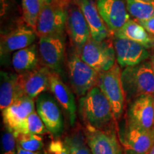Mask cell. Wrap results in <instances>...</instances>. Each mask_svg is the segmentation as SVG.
<instances>
[{"mask_svg": "<svg viewBox=\"0 0 154 154\" xmlns=\"http://www.w3.org/2000/svg\"><path fill=\"white\" fill-rule=\"evenodd\" d=\"M79 113L85 126L103 129L116 126L110 102L97 85L80 98Z\"/></svg>", "mask_w": 154, "mask_h": 154, "instance_id": "obj_1", "label": "cell"}, {"mask_svg": "<svg viewBox=\"0 0 154 154\" xmlns=\"http://www.w3.org/2000/svg\"><path fill=\"white\" fill-rule=\"evenodd\" d=\"M121 80L127 102L141 96L154 95V71L151 61L124 68Z\"/></svg>", "mask_w": 154, "mask_h": 154, "instance_id": "obj_2", "label": "cell"}, {"mask_svg": "<svg viewBox=\"0 0 154 154\" xmlns=\"http://www.w3.org/2000/svg\"><path fill=\"white\" fill-rule=\"evenodd\" d=\"M121 72V66L116 63L109 70L99 73L96 84L110 102L116 121L121 119L126 103Z\"/></svg>", "mask_w": 154, "mask_h": 154, "instance_id": "obj_3", "label": "cell"}, {"mask_svg": "<svg viewBox=\"0 0 154 154\" xmlns=\"http://www.w3.org/2000/svg\"><path fill=\"white\" fill-rule=\"evenodd\" d=\"M67 67L71 86L79 97L86 95L97 84L99 73L83 61L78 53L69 57Z\"/></svg>", "mask_w": 154, "mask_h": 154, "instance_id": "obj_4", "label": "cell"}, {"mask_svg": "<svg viewBox=\"0 0 154 154\" xmlns=\"http://www.w3.org/2000/svg\"><path fill=\"white\" fill-rule=\"evenodd\" d=\"M79 54L83 61L99 73L109 70L116 63L114 47L105 40L97 42L91 37Z\"/></svg>", "mask_w": 154, "mask_h": 154, "instance_id": "obj_5", "label": "cell"}, {"mask_svg": "<svg viewBox=\"0 0 154 154\" xmlns=\"http://www.w3.org/2000/svg\"><path fill=\"white\" fill-rule=\"evenodd\" d=\"M40 62L51 72L60 75L64 62L65 41L63 34L42 36L38 44Z\"/></svg>", "mask_w": 154, "mask_h": 154, "instance_id": "obj_6", "label": "cell"}, {"mask_svg": "<svg viewBox=\"0 0 154 154\" xmlns=\"http://www.w3.org/2000/svg\"><path fill=\"white\" fill-rule=\"evenodd\" d=\"M126 125L143 131L154 130V97L141 96L130 102Z\"/></svg>", "mask_w": 154, "mask_h": 154, "instance_id": "obj_7", "label": "cell"}, {"mask_svg": "<svg viewBox=\"0 0 154 154\" xmlns=\"http://www.w3.org/2000/svg\"><path fill=\"white\" fill-rule=\"evenodd\" d=\"M59 103L50 94L42 93L36 98V112L48 131L54 137L60 136L63 131V116Z\"/></svg>", "mask_w": 154, "mask_h": 154, "instance_id": "obj_8", "label": "cell"}, {"mask_svg": "<svg viewBox=\"0 0 154 154\" xmlns=\"http://www.w3.org/2000/svg\"><path fill=\"white\" fill-rule=\"evenodd\" d=\"M67 20V8L42 5L35 32L38 36L63 34Z\"/></svg>", "mask_w": 154, "mask_h": 154, "instance_id": "obj_9", "label": "cell"}, {"mask_svg": "<svg viewBox=\"0 0 154 154\" xmlns=\"http://www.w3.org/2000/svg\"><path fill=\"white\" fill-rule=\"evenodd\" d=\"M119 138L124 154H149L154 146V130L143 131L125 125Z\"/></svg>", "mask_w": 154, "mask_h": 154, "instance_id": "obj_10", "label": "cell"}, {"mask_svg": "<svg viewBox=\"0 0 154 154\" xmlns=\"http://www.w3.org/2000/svg\"><path fill=\"white\" fill-rule=\"evenodd\" d=\"M66 26L71 41L79 54L91 36L89 27L79 5L70 2L67 7Z\"/></svg>", "mask_w": 154, "mask_h": 154, "instance_id": "obj_11", "label": "cell"}, {"mask_svg": "<svg viewBox=\"0 0 154 154\" xmlns=\"http://www.w3.org/2000/svg\"><path fill=\"white\" fill-rule=\"evenodd\" d=\"M85 127L84 132L91 154H115L120 143L116 126L103 129Z\"/></svg>", "mask_w": 154, "mask_h": 154, "instance_id": "obj_12", "label": "cell"}, {"mask_svg": "<svg viewBox=\"0 0 154 154\" xmlns=\"http://www.w3.org/2000/svg\"><path fill=\"white\" fill-rule=\"evenodd\" d=\"M113 47L117 63L121 68L137 65L149 57L147 48L127 38L115 37Z\"/></svg>", "mask_w": 154, "mask_h": 154, "instance_id": "obj_13", "label": "cell"}, {"mask_svg": "<svg viewBox=\"0 0 154 154\" xmlns=\"http://www.w3.org/2000/svg\"><path fill=\"white\" fill-rule=\"evenodd\" d=\"M51 72L47 67L39 66L34 70L19 74V84L23 95L34 99L47 91L49 88Z\"/></svg>", "mask_w": 154, "mask_h": 154, "instance_id": "obj_14", "label": "cell"}, {"mask_svg": "<svg viewBox=\"0 0 154 154\" xmlns=\"http://www.w3.org/2000/svg\"><path fill=\"white\" fill-rule=\"evenodd\" d=\"M97 8L109 30L114 33L130 20L123 0H98Z\"/></svg>", "mask_w": 154, "mask_h": 154, "instance_id": "obj_15", "label": "cell"}, {"mask_svg": "<svg viewBox=\"0 0 154 154\" xmlns=\"http://www.w3.org/2000/svg\"><path fill=\"white\" fill-rule=\"evenodd\" d=\"M49 89L66 114L69 123L74 126L76 119V104L73 92L61 79L59 74L51 72Z\"/></svg>", "mask_w": 154, "mask_h": 154, "instance_id": "obj_16", "label": "cell"}, {"mask_svg": "<svg viewBox=\"0 0 154 154\" xmlns=\"http://www.w3.org/2000/svg\"><path fill=\"white\" fill-rule=\"evenodd\" d=\"M34 99L23 96L2 111V119L6 128L14 131L35 111Z\"/></svg>", "mask_w": 154, "mask_h": 154, "instance_id": "obj_17", "label": "cell"}, {"mask_svg": "<svg viewBox=\"0 0 154 154\" xmlns=\"http://www.w3.org/2000/svg\"><path fill=\"white\" fill-rule=\"evenodd\" d=\"M76 2L85 17L91 38L97 42L104 41L109 36V30L99 14L95 2L94 0H76Z\"/></svg>", "mask_w": 154, "mask_h": 154, "instance_id": "obj_18", "label": "cell"}, {"mask_svg": "<svg viewBox=\"0 0 154 154\" xmlns=\"http://www.w3.org/2000/svg\"><path fill=\"white\" fill-rule=\"evenodd\" d=\"M36 34L29 26H22L2 36V56L29 47L35 40Z\"/></svg>", "mask_w": 154, "mask_h": 154, "instance_id": "obj_19", "label": "cell"}, {"mask_svg": "<svg viewBox=\"0 0 154 154\" xmlns=\"http://www.w3.org/2000/svg\"><path fill=\"white\" fill-rule=\"evenodd\" d=\"M19 84V74L1 72L0 74V109L12 104L19 98L23 96Z\"/></svg>", "mask_w": 154, "mask_h": 154, "instance_id": "obj_20", "label": "cell"}, {"mask_svg": "<svg viewBox=\"0 0 154 154\" xmlns=\"http://www.w3.org/2000/svg\"><path fill=\"white\" fill-rule=\"evenodd\" d=\"M114 36L137 42L147 49L154 47V35L149 33L136 20H128L122 27L114 32Z\"/></svg>", "mask_w": 154, "mask_h": 154, "instance_id": "obj_21", "label": "cell"}, {"mask_svg": "<svg viewBox=\"0 0 154 154\" xmlns=\"http://www.w3.org/2000/svg\"><path fill=\"white\" fill-rule=\"evenodd\" d=\"M38 54L35 44L15 51L11 59L14 70L21 74L37 68L40 61Z\"/></svg>", "mask_w": 154, "mask_h": 154, "instance_id": "obj_22", "label": "cell"}, {"mask_svg": "<svg viewBox=\"0 0 154 154\" xmlns=\"http://www.w3.org/2000/svg\"><path fill=\"white\" fill-rule=\"evenodd\" d=\"M126 8L136 21H143L154 16V0H126Z\"/></svg>", "mask_w": 154, "mask_h": 154, "instance_id": "obj_23", "label": "cell"}, {"mask_svg": "<svg viewBox=\"0 0 154 154\" xmlns=\"http://www.w3.org/2000/svg\"><path fill=\"white\" fill-rule=\"evenodd\" d=\"M15 135L19 134H31L36 135H44L48 131L47 127L43 121L40 118L38 113L35 111L32 113L14 131Z\"/></svg>", "mask_w": 154, "mask_h": 154, "instance_id": "obj_24", "label": "cell"}, {"mask_svg": "<svg viewBox=\"0 0 154 154\" xmlns=\"http://www.w3.org/2000/svg\"><path fill=\"white\" fill-rule=\"evenodd\" d=\"M64 142L70 154H91L84 131H75L65 138Z\"/></svg>", "mask_w": 154, "mask_h": 154, "instance_id": "obj_25", "label": "cell"}, {"mask_svg": "<svg viewBox=\"0 0 154 154\" xmlns=\"http://www.w3.org/2000/svg\"><path fill=\"white\" fill-rule=\"evenodd\" d=\"M42 3L40 0H22L23 18L28 26L35 31Z\"/></svg>", "mask_w": 154, "mask_h": 154, "instance_id": "obj_26", "label": "cell"}, {"mask_svg": "<svg viewBox=\"0 0 154 154\" xmlns=\"http://www.w3.org/2000/svg\"><path fill=\"white\" fill-rule=\"evenodd\" d=\"M17 145L29 151H42L44 140L42 136L36 134H19L16 135Z\"/></svg>", "mask_w": 154, "mask_h": 154, "instance_id": "obj_27", "label": "cell"}, {"mask_svg": "<svg viewBox=\"0 0 154 154\" xmlns=\"http://www.w3.org/2000/svg\"><path fill=\"white\" fill-rule=\"evenodd\" d=\"M17 140L16 135L10 128H6L2 136V153L17 154Z\"/></svg>", "mask_w": 154, "mask_h": 154, "instance_id": "obj_28", "label": "cell"}, {"mask_svg": "<svg viewBox=\"0 0 154 154\" xmlns=\"http://www.w3.org/2000/svg\"><path fill=\"white\" fill-rule=\"evenodd\" d=\"M49 152L54 154H70L65 142L59 139L51 142L49 146Z\"/></svg>", "mask_w": 154, "mask_h": 154, "instance_id": "obj_29", "label": "cell"}, {"mask_svg": "<svg viewBox=\"0 0 154 154\" xmlns=\"http://www.w3.org/2000/svg\"><path fill=\"white\" fill-rule=\"evenodd\" d=\"M150 34L154 35V16L143 21H137Z\"/></svg>", "mask_w": 154, "mask_h": 154, "instance_id": "obj_30", "label": "cell"}, {"mask_svg": "<svg viewBox=\"0 0 154 154\" xmlns=\"http://www.w3.org/2000/svg\"><path fill=\"white\" fill-rule=\"evenodd\" d=\"M42 5H49L54 6H60L67 8L70 3V0H40Z\"/></svg>", "mask_w": 154, "mask_h": 154, "instance_id": "obj_31", "label": "cell"}, {"mask_svg": "<svg viewBox=\"0 0 154 154\" xmlns=\"http://www.w3.org/2000/svg\"><path fill=\"white\" fill-rule=\"evenodd\" d=\"M17 154H43V153H42V151L34 152V151H26V150H25L24 149H22V147H20L19 145H17Z\"/></svg>", "mask_w": 154, "mask_h": 154, "instance_id": "obj_32", "label": "cell"}, {"mask_svg": "<svg viewBox=\"0 0 154 154\" xmlns=\"http://www.w3.org/2000/svg\"><path fill=\"white\" fill-rule=\"evenodd\" d=\"M115 154H124V152H123V149H122V146H121V143L119 144L116 151Z\"/></svg>", "mask_w": 154, "mask_h": 154, "instance_id": "obj_33", "label": "cell"}, {"mask_svg": "<svg viewBox=\"0 0 154 154\" xmlns=\"http://www.w3.org/2000/svg\"><path fill=\"white\" fill-rule=\"evenodd\" d=\"M152 65H153V71H154V52H153V57H152Z\"/></svg>", "mask_w": 154, "mask_h": 154, "instance_id": "obj_34", "label": "cell"}, {"mask_svg": "<svg viewBox=\"0 0 154 154\" xmlns=\"http://www.w3.org/2000/svg\"><path fill=\"white\" fill-rule=\"evenodd\" d=\"M149 154H154V146H153V148H152L151 151L149 152Z\"/></svg>", "mask_w": 154, "mask_h": 154, "instance_id": "obj_35", "label": "cell"}, {"mask_svg": "<svg viewBox=\"0 0 154 154\" xmlns=\"http://www.w3.org/2000/svg\"><path fill=\"white\" fill-rule=\"evenodd\" d=\"M146 1H153V0H146Z\"/></svg>", "mask_w": 154, "mask_h": 154, "instance_id": "obj_36", "label": "cell"}, {"mask_svg": "<svg viewBox=\"0 0 154 154\" xmlns=\"http://www.w3.org/2000/svg\"><path fill=\"white\" fill-rule=\"evenodd\" d=\"M45 154H51L50 153H45Z\"/></svg>", "mask_w": 154, "mask_h": 154, "instance_id": "obj_37", "label": "cell"}]
</instances>
